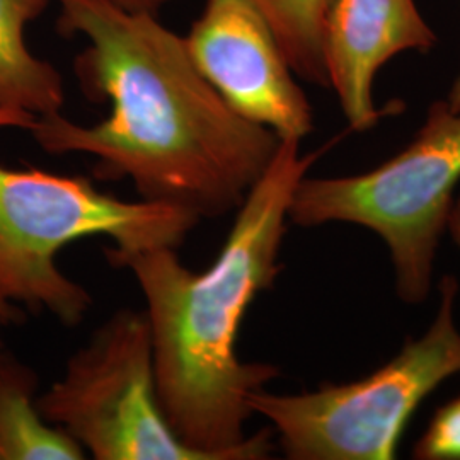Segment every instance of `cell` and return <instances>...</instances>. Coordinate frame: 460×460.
Returning a JSON list of instances; mask_svg holds the SVG:
<instances>
[{
	"label": "cell",
	"mask_w": 460,
	"mask_h": 460,
	"mask_svg": "<svg viewBox=\"0 0 460 460\" xmlns=\"http://www.w3.org/2000/svg\"><path fill=\"white\" fill-rule=\"evenodd\" d=\"M438 38L416 0H332L323 36L328 87L351 130L376 127L380 110L374 83L399 53L435 49Z\"/></svg>",
	"instance_id": "cell-8"
},
{
	"label": "cell",
	"mask_w": 460,
	"mask_h": 460,
	"mask_svg": "<svg viewBox=\"0 0 460 460\" xmlns=\"http://www.w3.org/2000/svg\"><path fill=\"white\" fill-rule=\"evenodd\" d=\"M55 0H0V108L19 115L60 113L66 87L60 72L36 57L26 28Z\"/></svg>",
	"instance_id": "cell-9"
},
{
	"label": "cell",
	"mask_w": 460,
	"mask_h": 460,
	"mask_svg": "<svg viewBox=\"0 0 460 460\" xmlns=\"http://www.w3.org/2000/svg\"><path fill=\"white\" fill-rule=\"evenodd\" d=\"M447 230H448L452 241L456 243V246L459 247L460 251V197L456 198V201H454Z\"/></svg>",
	"instance_id": "cell-14"
},
{
	"label": "cell",
	"mask_w": 460,
	"mask_h": 460,
	"mask_svg": "<svg viewBox=\"0 0 460 460\" xmlns=\"http://www.w3.org/2000/svg\"><path fill=\"white\" fill-rule=\"evenodd\" d=\"M0 324H4V315H2V311H0ZM4 349V343H2V338H0V351Z\"/></svg>",
	"instance_id": "cell-16"
},
{
	"label": "cell",
	"mask_w": 460,
	"mask_h": 460,
	"mask_svg": "<svg viewBox=\"0 0 460 460\" xmlns=\"http://www.w3.org/2000/svg\"><path fill=\"white\" fill-rule=\"evenodd\" d=\"M57 28L81 36V89L111 111L96 125L62 113L28 132L53 155L87 154L102 181L130 180L140 199L217 218L237 210L273 161L279 137L235 113L195 66L184 36L155 14L104 0H55Z\"/></svg>",
	"instance_id": "cell-1"
},
{
	"label": "cell",
	"mask_w": 460,
	"mask_h": 460,
	"mask_svg": "<svg viewBox=\"0 0 460 460\" xmlns=\"http://www.w3.org/2000/svg\"><path fill=\"white\" fill-rule=\"evenodd\" d=\"M447 104L454 110V111H459L460 113V74L457 75V79L452 84L450 91L447 93Z\"/></svg>",
	"instance_id": "cell-15"
},
{
	"label": "cell",
	"mask_w": 460,
	"mask_h": 460,
	"mask_svg": "<svg viewBox=\"0 0 460 460\" xmlns=\"http://www.w3.org/2000/svg\"><path fill=\"white\" fill-rule=\"evenodd\" d=\"M38 374L0 351V460H83L85 450L36 406Z\"/></svg>",
	"instance_id": "cell-10"
},
{
	"label": "cell",
	"mask_w": 460,
	"mask_h": 460,
	"mask_svg": "<svg viewBox=\"0 0 460 460\" xmlns=\"http://www.w3.org/2000/svg\"><path fill=\"white\" fill-rule=\"evenodd\" d=\"M188 51L230 108L277 133L304 140L314 110L263 14L249 0H207L184 36Z\"/></svg>",
	"instance_id": "cell-7"
},
{
	"label": "cell",
	"mask_w": 460,
	"mask_h": 460,
	"mask_svg": "<svg viewBox=\"0 0 460 460\" xmlns=\"http://www.w3.org/2000/svg\"><path fill=\"white\" fill-rule=\"evenodd\" d=\"M459 181L460 113L440 99L411 142L389 161L353 176H304L292 195L288 222L372 230L389 251L397 296L408 305H421Z\"/></svg>",
	"instance_id": "cell-4"
},
{
	"label": "cell",
	"mask_w": 460,
	"mask_h": 460,
	"mask_svg": "<svg viewBox=\"0 0 460 460\" xmlns=\"http://www.w3.org/2000/svg\"><path fill=\"white\" fill-rule=\"evenodd\" d=\"M104 2L128 13H144V14L157 16L167 5L180 0H104Z\"/></svg>",
	"instance_id": "cell-13"
},
{
	"label": "cell",
	"mask_w": 460,
	"mask_h": 460,
	"mask_svg": "<svg viewBox=\"0 0 460 460\" xmlns=\"http://www.w3.org/2000/svg\"><path fill=\"white\" fill-rule=\"evenodd\" d=\"M268 21L296 77L328 87L323 36L332 0H249Z\"/></svg>",
	"instance_id": "cell-11"
},
{
	"label": "cell",
	"mask_w": 460,
	"mask_h": 460,
	"mask_svg": "<svg viewBox=\"0 0 460 460\" xmlns=\"http://www.w3.org/2000/svg\"><path fill=\"white\" fill-rule=\"evenodd\" d=\"M438 290L440 305L427 332L370 376L302 394L266 389L251 394V411L270 421L287 459H395L412 412L444 380L460 374L454 317L459 283L447 275Z\"/></svg>",
	"instance_id": "cell-5"
},
{
	"label": "cell",
	"mask_w": 460,
	"mask_h": 460,
	"mask_svg": "<svg viewBox=\"0 0 460 460\" xmlns=\"http://www.w3.org/2000/svg\"><path fill=\"white\" fill-rule=\"evenodd\" d=\"M36 118L0 108V128L28 130ZM199 217L157 201H125L81 176L0 165V311L4 324L47 313L68 328L81 324L93 296L64 275L57 254L74 241L108 235L116 252L181 246Z\"/></svg>",
	"instance_id": "cell-3"
},
{
	"label": "cell",
	"mask_w": 460,
	"mask_h": 460,
	"mask_svg": "<svg viewBox=\"0 0 460 460\" xmlns=\"http://www.w3.org/2000/svg\"><path fill=\"white\" fill-rule=\"evenodd\" d=\"M300 144L279 138L207 271L188 270L174 247L104 251L111 266L132 271L146 298L165 420L205 460H264L275 450L271 428L247 435L246 423L251 394L281 372L271 363L239 360L235 345L247 307L279 279L292 195L321 155L302 154Z\"/></svg>",
	"instance_id": "cell-2"
},
{
	"label": "cell",
	"mask_w": 460,
	"mask_h": 460,
	"mask_svg": "<svg viewBox=\"0 0 460 460\" xmlns=\"http://www.w3.org/2000/svg\"><path fill=\"white\" fill-rule=\"evenodd\" d=\"M420 460H460V395L438 408L414 445Z\"/></svg>",
	"instance_id": "cell-12"
},
{
	"label": "cell",
	"mask_w": 460,
	"mask_h": 460,
	"mask_svg": "<svg viewBox=\"0 0 460 460\" xmlns=\"http://www.w3.org/2000/svg\"><path fill=\"white\" fill-rule=\"evenodd\" d=\"M36 406L93 459L205 460L174 435L161 410L146 311L113 314Z\"/></svg>",
	"instance_id": "cell-6"
}]
</instances>
